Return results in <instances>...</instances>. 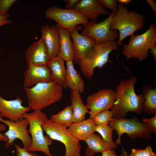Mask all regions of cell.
Wrapping results in <instances>:
<instances>
[{"mask_svg": "<svg viewBox=\"0 0 156 156\" xmlns=\"http://www.w3.org/2000/svg\"><path fill=\"white\" fill-rule=\"evenodd\" d=\"M130 37L129 43L123 46L122 55L127 60L135 58L141 62L146 59L149 55L148 50L156 45V28L154 24H150L143 34Z\"/></svg>", "mask_w": 156, "mask_h": 156, "instance_id": "5b68a950", "label": "cell"}, {"mask_svg": "<svg viewBox=\"0 0 156 156\" xmlns=\"http://www.w3.org/2000/svg\"><path fill=\"white\" fill-rule=\"evenodd\" d=\"M16 150V156H38L36 153L29 152L18 144H14Z\"/></svg>", "mask_w": 156, "mask_h": 156, "instance_id": "1f68e13d", "label": "cell"}, {"mask_svg": "<svg viewBox=\"0 0 156 156\" xmlns=\"http://www.w3.org/2000/svg\"><path fill=\"white\" fill-rule=\"evenodd\" d=\"M114 156H129L128 153L123 148L122 149L121 154L120 155H117L116 154Z\"/></svg>", "mask_w": 156, "mask_h": 156, "instance_id": "60d3db41", "label": "cell"}, {"mask_svg": "<svg viewBox=\"0 0 156 156\" xmlns=\"http://www.w3.org/2000/svg\"><path fill=\"white\" fill-rule=\"evenodd\" d=\"M118 50V45L115 41L96 44L86 58L79 64L84 76L90 79L95 68H102L108 62L111 52Z\"/></svg>", "mask_w": 156, "mask_h": 156, "instance_id": "52a82bcc", "label": "cell"}, {"mask_svg": "<svg viewBox=\"0 0 156 156\" xmlns=\"http://www.w3.org/2000/svg\"><path fill=\"white\" fill-rule=\"evenodd\" d=\"M24 90L28 106L33 110H42L63 96V88L53 81L40 83L31 88H25Z\"/></svg>", "mask_w": 156, "mask_h": 156, "instance_id": "7a4b0ae2", "label": "cell"}, {"mask_svg": "<svg viewBox=\"0 0 156 156\" xmlns=\"http://www.w3.org/2000/svg\"><path fill=\"white\" fill-rule=\"evenodd\" d=\"M129 156H156L151 147L149 145L144 149L133 148Z\"/></svg>", "mask_w": 156, "mask_h": 156, "instance_id": "f1b7e54d", "label": "cell"}, {"mask_svg": "<svg viewBox=\"0 0 156 156\" xmlns=\"http://www.w3.org/2000/svg\"><path fill=\"white\" fill-rule=\"evenodd\" d=\"M114 116L112 110H105L96 114L92 119L96 125H107Z\"/></svg>", "mask_w": 156, "mask_h": 156, "instance_id": "83f0119b", "label": "cell"}, {"mask_svg": "<svg viewBox=\"0 0 156 156\" xmlns=\"http://www.w3.org/2000/svg\"><path fill=\"white\" fill-rule=\"evenodd\" d=\"M42 38L45 44L49 60L58 55L59 51V31L58 26L50 27L46 24L41 27Z\"/></svg>", "mask_w": 156, "mask_h": 156, "instance_id": "ac0fdd59", "label": "cell"}, {"mask_svg": "<svg viewBox=\"0 0 156 156\" xmlns=\"http://www.w3.org/2000/svg\"><path fill=\"white\" fill-rule=\"evenodd\" d=\"M142 94L144 101L142 111L149 114L156 112V88H152L150 85H146L144 87Z\"/></svg>", "mask_w": 156, "mask_h": 156, "instance_id": "d4e9b609", "label": "cell"}, {"mask_svg": "<svg viewBox=\"0 0 156 156\" xmlns=\"http://www.w3.org/2000/svg\"><path fill=\"white\" fill-rule=\"evenodd\" d=\"M23 117L28 120L29 125L28 132L31 135V144L27 150L31 152H41L47 156H53L49 148L53 142V140L48 135H44L41 125L47 118L46 114L42 110L38 109L26 112Z\"/></svg>", "mask_w": 156, "mask_h": 156, "instance_id": "277c9868", "label": "cell"}, {"mask_svg": "<svg viewBox=\"0 0 156 156\" xmlns=\"http://www.w3.org/2000/svg\"><path fill=\"white\" fill-rule=\"evenodd\" d=\"M117 1L124 5L130 3L131 2V0H118Z\"/></svg>", "mask_w": 156, "mask_h": 156, "instance_id": "ab89813d", "label": "cell"}, {"mask_svg": "<svg viewBox=\"0 0 156 156\" xmlns=\"http://www.w3.org/2000/svg\"><path fill=\"white\" fill-rule=\"evenodd\" d=\"M87 144L86 156H94L96 153L109 150H114V147L104 141L100 136L94 133L88 136L84 141Z\"/></svg>", "mask_w": 156, "mask_h": 156, "instance_id": "7402d4cb", "label": "cell"}, {"mask_svg": "<svg viewBox=\"0 0 156 156\" xmlns=\"http://www.w3.org/2000/svg\"><path fill=\"white\" fill-rule=\"evenodd\" d=\"M16 0H0V15L4 16L17 1Z\"/></svg>", "mask_w": 156, "mask_h": 156, "instance_id": "f546056e", "label": "cell"}, {"mask_svg": "<svg viewBox=\"0 0 156 156\" xmlns=\"http://www.w3.org/2000/svg\"><path fill=\"white\" fill-rule=\"evenodd\" d=\"M143 123L150 128L153 132L156 133V113L153 117L142 119Z\"/></svg>", "mask_w": 156, "mask_h": 156, "instance_id": "d6a6232c", "label": "cell"}, {"mask_svg": "<svg viewBox=\"0 0 156 156\" xmlns=\"http://www.w3.org/2000/svg\"><path fill=\"white\" fill-rule=\"evenodd\" d=\"M23 101L18 97L13 100H7L0 94V116L12 121H17L23 118L24 114L31 108L22 105Z\"/></svg>", "mask_w": 156, "mask_h": 156, "instance_id": "5bb4252c", "label": "cell"}, {"mask_svg": "<svg viewBox=\"0 0 156 156\" xmlns=\"http://www.w3.org/2000/svg\"><path fill=\"white\" fill-rule=\"evenodd\" d=\"M81 26H76L70 31L73 40V62L79 64L86 57L96 44L93 39L80 34Z\"/></svg>", "mask_w": 156, "mask_h": 156, "instance_id": "4fadbf2b", "label": "cell"}, {"mask_svg": "<svg viewBox=\"0 0 156 156\" xmlns=\"http://www.w3.org/2000/svg\"><path fill=\"white\" fill-rule=\"evenodd\" d=\"M3 156H7L5 155H4Z\"/></svg>", "mask_w": 156, "mask_h": 156, "instance_id": "b9f144b4", "label": "cell"}, {"mask_svg": "<svg viewBox=\"0 0 156 156\" xmlns=\"http://www.w3.org/2000/svg\"><path fill=\"white\" fill-rule=\"evenodd\" d=\"M116 98L115 91L108 88L101 89L88 96L86 106L90 110L89 118L92 119L101 112L112 109Z\"/></svg>", "mask_w": 156, "mask_h": 156, "instance_id": "7c38bea8", "label": "cell"}, {"mask_svg": "<svg viewBox=\"0 0 156 156\" xmlns=\"http://www.w3.org/2000/svg\"><path fill=\"white\" fill-rule=\"evenodd\" d=\"M64 61L57 56L49 60L46 65L51 70L53 81L66 89L68 88L65 81L66 69Z\"/></svg>", "mask_w": 156, "mask_h": 156, "instance_id": "d6986e66", "label": "cell"}, {"mask_svg": "<svg viewBox=\"0 0 156 156\" xmlns=\"http://www.w3.org/2000/svg\"><path fill=\"white\" fill-rule=\"evenodd\" d=\"M114 13H112L107 18L99 23L92 21L83 25L81 34L94 39L97 44L115 41L119 38V34L116 29H111V23Z\"/></svg>", "mask_w": 156, "mask_h": 156, "instance_id": "30bf717a", "label": "cell"}, {"mask_svg": "<svg viewBox=\"0 0 156 156\" xmlns=\"http://www.w3.org/2000/svg\"><path fill=\"white\" fill-rule=\"evenodd\" d=\"M25 57L27 66L47 65L49 59L45 44L42 38L29 45L25 51Z\"/></svg>", "mask_w": 156, "mask_h": 156, "instance_id": "2e32d148", "label": "cell"}, {"mask_svg": "<svg viewBox=\"0 0 156 156\" xmlns=\"http://www.w3.org/2000/svg\"><path fill=\"white\" fill-rule=\"evenodd\" d=\"M101 156H114L116 153L114 150H109L101 153Z\"/></svg>", "mask_w": 156, "mask_h": 156, "instance_id": "8d00e7d4", "label": "cell"}, {"mask_svg": "<svg viewBox=\"0 0 156 156\" xmlns=\"http://www.w3.org/2000/svg\"><path fill=\"white\" fill-rule=\"evenodd\" d=\"M95 127L92 120L89 118L73 123L67 129L79 141H85L88 136L95 132Z\"/></svg>", "mask_w": 156, "mask_h": 156, "instance_id": "44dd1931", "label": "cell"}, {"mask_svg": "<svg viewBox=\"0 0 156 156\" xmlns=\"http://www.w3.org/2000/svg\"><path fill=\"white\" fill-rule=\"evenodd\" d=\"M114 130L113 128L108 125H96L95 131L101 135L104 141L112 145L116 149L117 148V146L113 141Z\"/></svg>", "mask_w": 156, "mask_h": 156, "instance_id": "4316f807", "label": "cell"}, {"mask_svg": "<svg viewBox=\"0 0 156 156\" xmlns=\"http://www.w3.org/2000/svg\"><path fill=\"white\" fill-rule=\"evenodd\" d=\"M80 1V0H65L66 3L65 9L69 10L73 9L75 6Z\"/></svg>", "mask_w": 156, "mask_h": 156, "instance_id": "d590c367", "label": "cell"}, {"mask_svg": "<svg viewBox=\"0 0 156 156\" xmlns=\"http://www.w3.org/2000/svg\"><path fill=\"white\" fill-rule=\"evenodd\" d=\"M108 125L116 131L118 138L114 142L116 146L120 144L121 136L125 133L133 139L137 137L151 138L153 132L150 128L141 122L136 116L126 119L118 116H113Z\"/></svg>", "mask_w": 156, "mask_h": 156, "instance_id": "8992f818", "label": "cell"}, {"mask_svg": "<svg viewBox=\"0 0 156 156\" xmlns=\"http://www.w3.org/2000/svg\"><path fill=\"white\" fill-rule=\"evenodd\" d=\"M57 25L59 31V51L58 56L66 62L73 60V43L70 40V32Z\"/></svg>", "mask_w": 156, "mask_h": 156, "instance_id": "603a6c76", "label": "cell"}, {"mask_svg": "<svg viewBox=\"0 0 156 156\" xmlns=\"http://www.w3.org/2000/svg\"><path fill=\"white\" fill-rule=\"evenodd\" d=\"M10 15L8 13L4 16L0 15V26L7 24H10L12 21L9 19Z\"/></svg>", "mask_w": 156, "mask_h": 156, "instance_id": "836d02e7", "label": "cell"}, {"mask_svg": "<svg viewBox=\"0 0 156 156\" xmlns=\"http://www.w3.org/2000/svg\"><path fill=\"white\" fill-rule=\"evenodd\" d=\"M7 129L6 125L0 122V142L3 141L6 142L8 140L7 137L1 132L5 131Z\"/></svg>", "mask_w": 156, "mask_h": 156, "instance_id": "e575fe53", "label": "cell"}, {"mask_svg": "<svg viewBox=\"0 0 156 156\" xmlns=\"http://www.w3.org/2000/svg\"><path fill=\"white\" fill-rule=\"evenodd\" d=\"M45 17L56 21L61 28L70 32L77 25L88 24V19L73 9H64L56 6L50 7L44 12Z\"/></svg>", "mask_w": 156, "mask_h": 156, "instance_id": "9c48e42d", "label": "cell"}, {"mask_svg": "<svg viewBox=\"0 0 156 156\" xmlns=\"http://www.w3.org/2000/svg\"><path fill=\"white\" fill-rule=\"evenodd\" d=\"M70 99L73 115V123L85 119V116L89 111L83 102L80 94L78 91L70 90Z\"/></svg>", "mask_w": 156, "mask_h": 156, "instance_id": "cb8c5ba5", "label": "cell"}, {"mask_svg": "<svg viewBox=\"0 0 156 156\" xmlns=\"http://www.w3.org/2000/svg\"><path fill=\"white\" fill-rule=\"evenodd\" d=\"M0 122L8 127V130L4 134L8 139L4 145L6 148L11 147L17 139L22 142L25 149L27 150L30 146L32 140L27 129L29 123L27 119L23 118L18 121H12L4 120L0 116Z\"/></svg>", "mask_w": 156, "mask_h": 156, "instance_id": "8fae6325", "label": "cell"}, {"mask_svg": "<svg viewBox=\"0 0 156 156\" xmlns=\"http://www.w3.org/2000/svg\"><path fill=\"white\" fill-rule=\"evenodd\" d=\"M44 131L51 139L60 142L65 148L64 156H82L81 146L67 128L58 125L47 118L41 124Z\"/></svg>", "mask_w": 156, "mask_h": 156, "instance_id": "ba28073f", "label": "cell"}, {"mask_svg": "<svg viewBox=\"0 0 156 156\" xmlns=\"http://www.w3.org/2000/svg\"><path fill=\"white\" fill-rule=\"evenodd\" d=\"M99 2L105 8L109 9L113 13H116L117 11V0H98Z\"/></svg>", "mask_w": 156, "mask_h": 156, "instance_id": "4dcf8cb0", "label": "cell"}, {"mask_svg": "<svg viewBox=\"0 0 156 156\" xmlns=\"http://www.w3.org/2000/svg\"><path fill=\"white\" fill-rule=\"evenodd\" d=\"M73 9L95 23H97L98 18L100 15L109 16L111 14L103 6L98 0H81Z\"/></svg>", "mask_w": 156, "mask_h": 156, "instance_id": "e0dca14e", "label": "cell"}, {"mask_svg": "<svg viewBox=\"0 0 156 156\" xmlns=\"http://www.w3.org/2000/svg\"><path fill=\"white\" fill-rule=\"evenodd\" d=\"M49 119L58 125L68 128L73 123V115L71 105H67L62 111L51 115Z\"/></svg>", "mask_w": 156, "mask_h": 156, "instance_id": "484cf974", "label": "cell"}, {"mask_svg": "<svg viewBox=\"0 0 156 156\" xmlns=\"http://www.w3.org/2000/svg\"><path fill=\"white\" fill-rule=\"evenodd\" d=\"M144 20L143 15L135 11H129L124 5L119 3L117 6V11L114 14L110 25L112 30L116 29L119 31L117 44L122 45L125 38L142 28Z\"/></svg>", "mask_w": 156, "mask_h": 156, "instance_id": "3957f363", "label": "cell"}, {"mask_svg": "<svg viewBox=\"0 0 156 156\" xmlns=\"http://www.w3.org/2000/svg\"><path fill=\"white\" fill-rule=\"evenodd\" d=\"M65 81L67 88L76 90L80 94L84 92L85 83L79 73L74 67L72 60L67 61Z\"/></svg>", "mask_w": 156, "mask_h": 156, "instance_id": "ffe728a7", "label": "cell"}, {"mask_svg": "<svg viewBox=\"0 0 156 156\" xmlns=\"http://www.w3.org/2000/svg\"><path fill=\"white\" fill-rule=\"evenodd\" d=\"M23 76L25 88H30L40 83L53 81L51 70L46 65L29 64Z\"/></svg>", "mask_w": 156, "mask_h": 156, "instance_id": "9a60e30c", "label": "cell"}, {"mask_svg": "<svg viewBox=\"0 0 156 156\" xmlns=\"http://www.w3.org/2000/svg\"><path fill=\"white\" fill-rule=\"evenodd\" d=\"M147 2L149 4L155 15L156 13V3L152 0H147Z\"/></svg>", "mask_w": 156, "mask_h": 156, "instance_id": "74e56055", "label": "cell"}, {"mask_svg": "<svg viewBox=\"0 0 156 156\" xmlns=\"http://www.w3.org/2000/svg\"><path fill=\"white\" fill-rule=\"evenodd\" d=\"M137 78L133 76L123 79L116 87V98L112 108L113 116L125 118L130 112L140 114L142 112L144 97L142 94L137 95L134 88Z\"/></svg>", "mask_w": 156, "mask_h": 156, "instance_id": "6da1fadb", "label": "cell"}, {"mask_svg": "<svg viewBox=\"0 0 156 156\" xmlns=\"http://www.w3.org/2000/svg\"><path fill=\"white\" fill-rule=\"evenodd\" d=\"M150 52L154 57V59L156 60V45H155L152 47L150 49Z\"/></svg>", "mask_w": 156, "mask_h": 156, "instance_id": "f35d334b", "label": "cell"}]
</instances>
